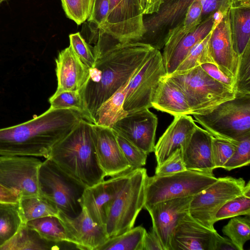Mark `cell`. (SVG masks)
Listing matches in <instances>:
<instances>
[{
  "label": "cell",
  "instance_id": "d6a6232c",
  "mask_svg": "<svg viewBox=\"0 0 250 250\" xmlns=\"http://www.w3.org/2000/svg\"><path fill=\"white\" fill-rule=\"evenodd\" d=\"M23 224L18 204L0 203V248L16 234Z\"/></svg>",
  "mask_w": 250,
  "mask_h": 250
},
{
  "label": "cell",
  "instance_id": "8992f818",
  "mask_svg": "<svg viewBox=\"0 0 250 250\" xmlns=\"http://www.w3.org/2000/svg\"><path fill=\"white\" fill-rule=\"evenodd\" d=\"M184 93L191 115L206 113L235 97V91L207 74L200 67L167 75Z\"/></svg>",
  "mask_w": 250,
  "mask_h": 250
},
{
  "label": "cell",
  "instance_id": "4dcf8cb0",
  "mask_svg": "<svg viewBox=\"0 0 250 250\" xmlns=\"http://www.w3.org/2000/svg\"><path fill=\"white\" fill-rule=\"evenodd\" d=\"M50 107L54 109H70L78 112L82 119L95 124V120L85 104L82 88L75 91H64L53 94L49 99Z\"/></svg>",
  "mask_w": 250,
  "mask_h": 250
},
{
  "label": "cell",
  "instance_id": "60d3db41",
  "mask_svg": "<svg viewBox=\"0 0 250 250\" xmlns=\"http://www.w3.org/2000/svg\"><path fill=\"white\" fill-rule=\"evenodd\" d=\"M237 142L213 137L212 156L215 168H223L234 152Z\"/></svg>",
  "mask_w": 250,
  "mask_h": 250
},
{
  "label": "cell",
  "instance_id": "2e32d148",
  "mask_svg": "<svg viewBox=\"0 0 250 250\" xmlns=\"http://www.w3.org/2000/svg\"><path fill=\"white\" fill-rule=\"evenodd\" d=\"M92 128L97 158L105 177H117L132 171L113 129L93 124Z\"/></svg>",
  "mask_w": 250,
  "mask_h": 250
},
{
  "label": "cell",
  "instance_id": "5b68a950",
  "mask_svg": "<svg viewBox=\"0 0 250 250\" xmlns=\"http://www.w3.org/2000/svg\"><path fill=\"white\" fill-rule=\"evenodd\" d=\"M38 186L39 195L64 215L75 217L82 211L81 199L86 187L50 158L46 159L40 167Z\"/></svg>",
  "mask_w": 250,
  "mask_h": 250
},
{
  "label": "cell",
  "instance_id": "7bdbcfd3",
  "mask_svg": "<svg viewBox=\"0 0 250 250\" xmlns=\"http://www.w3.org/2000/svg\"><path fill=\"white\" fill-rule=\"evenodd\" d=\"M70 45L80 60L89 68L94 67L96 59L92 46L85 41L79 32L69 35Z\"/></svg>",
  "mask_w": 250,
  "mask_h": 250
},
{
  "label": "cell",
  "instance_id": "f546056e",
  "mask_svg": "<svg viewBox=\"0 0 250 250\" xmlns=\"http://www.w3.org/2000/svg\"><path fill=\"white\" fill-rule=\"evenodd\" d=\"M18 204L21 218L24 224L44 216L58 217L59 211L57 208L40 195L20 197Z\"/></svg>",
  "mask_w": 250,
  "mask_h": 250
},
{
  "label": "cell",
  "instance_id": "cb8c5ba5",
  "mask_svg": "<svg viewBox=\"0 0 250 250\" xmlns=\"http://www.w3.org/2000/svg\"><path fill=\"white\" fill-rule=\"evenodd\" d=\"M152 107L174 117L191 115L186 97L167 75L161 78L151 102Z\"/></svg>",
  "mask_w": 250,
  "mask_h": 250
},
{
  "label": "cell",
  "instance_id": "d6986e66",
  "mask_svg": "<svg viewBox=\"0 0 250 250\" xmlns=\"http://www.w3.org/2000/svg\"><path fill=\"white\" fill-rule=\"evenodd\" d=\"M219 234L197 222L188 212L175 227L171 239V250H214Z\"/></svg>",
  "mask_w": 250,
  "mask_h": 250
},
{
  "label": "cell",
  "instance_id": "ee69618b",
  "mask_svg": "<svg viewBox=\"0 0 250 250\" xmlns=\"http://www.w3.org/2000/svg\"><path fill=\"white\" fill-rule=\"evenodd\" d=\"M187 170L184 163L181 148H178L168 158L155 168V174L164 175Z\"/></svg>",
  "mask_w": 250,
  "mask_h": 250
},
{
  "label": "cell",
  "instance_id": "52a82bcc",
  "mask_svg": "<svg viewBox=\"0 0 250 250\" xmlns=\"http://www.w3.org/2000/svg\"><path fill=\"white\" fill-rule=\"evenodd\" d=\"M146 170L141 167L129 172L122 189L113 201L105 228L109 238L132 229L144 208Z\"/></svg>",
  "mask_w": 250,
  "mask_h": 250
},
{
  "label": "cell",
  "instance_id": "db71d44e",
  "mask_svg": "<svg viewBox=\"0 0 250 250\" xmlns=\"http://www.w3.org/2000/svg\"><path fill=\"white\" fill-rule=\"evenodd\" d=\"M5 0H0V4H1L3 1H5Z\"/></svg>",
  "mask_w": 250,
  "mask_h": 250
},
{
  "label": "cell",
  "instance_id": "277c9868",
  "mask_svg": "<svg viewBox=\"0 0 250 250\" xmlns=\"http://www.w3.org/2000/svg\"><path fill=\"white\" fill-rule=\"evenodd\" d=\"M193 115L213 137L238 142L250 136V95L235 96L206 113Z\"/></svg>",
  "mask_w": 250,
  "mask_h": 250
},
{
  "label": "cell",
  "instance_id": "ac0fdd59",
  "mask_svg": "<svg viewBox=\"0 0 250 250\" xmlns=\"http://www.w3.org/2000/svg\"><path fill=\"white\" fill-rule=\"evenodd\" d=\"M192 197L167 200L145 208L150 215L152 228L160 239L164 250H171L173 231L181 218L188 212Z\"/></svg>",
  "mask_w": 250,
  "mask_h": 250
},
{
  "label": "cell",
  "instance_id": "ffe728a7",
  "mask_svg": "<svg viewBox=\"0 0 250 250\" xmlns=\"http://www.w3.org/2000/svg\"><path fill=\"white\" fill-rule=\"evenodd\" d=\"M208 47L214 63L224 73L236 81L239 57L232 46L228 11L219 23L214 22Z\"/></svg>",
  "mask_w": 250,
  "mask_h": 250
},
{
  "label": "cell",
  "instance_id": "8fae6325",
  "mask_svg": "<svg viewBox=\"0 0 250 250\" xmlns=\"http://www.w3.org/2000/svg\"><path fill=\"white\" fill-rule=\"evenodd\" d=\"M197 1L202 7L208 0H163L156 13L143 19L145 33L138 41L155 49H163L171 33L185 20L190 6Z\"/></svg>",
  "mask_w": 250,
  "mask_h": 250
},
{
  "label": "cell",
  "instance_id": "7dc6e473",
  "mask_svg": "<svg viewBox=\"0 0 250 250\" xmlns=\"http://www.w3.org/2000/svg\"><path fill=\"white\" fill-rule=\"evenodd\" d=\"M143 250H164L160 239L152 228L145 234Z\"/></svg>",
  "mask_w": 250,
  "mask_h": 250
},
{
  "label": "cell",
  "instance_id": "9c48e42d",
  "mask_svg": "<svg viewBox=\"0 0 250 250\" xmlns=\"http://www.w3.org/2000/svg\"><path fill=\"white\" fill-rule=\"evenodd\" d=\"M246 183L242 178L226 176L217 178L210 186L193 196L188 213L197 222L215 230V215L227 202L243 194Z\"/></svg>",
  "mask_w": 250,
  "mask_h": 250
},
{
  "label": "cell",
  "instance_id": "7402d4cb",
  "mask_svg": "<svg viewBox=\"0 0 250 250\" xmlns=\"http://www.w3.org/2000/svg\"><path fill=\"white\" fill-rule=\"evenodd\" d=\"M55 62L58 85L54 94L78 90L85 84L90 68L80 60L70 45L59 52Z\"/></svg>",
  "mask_w": 250,
  "mask_h": 250
},
{
  "label": "cell",
  "instance_id": "d590c367",
  "mask_svg": "<svg viewBox=\"0 0 250 250\" xmlns=\"http://www.w3.org/2000/svg\"><path fill=\"white\" fill-rule=\"evenodd\" d=\"M210 33L194 46L173 73L184 72L203 63H214L208 47Z\"/></svg>",
  "mask_w": 250,
  "mask_h": 250
},
{
  "label": "cell",
  "instance_id": "30bf717a",
  "mask_svg": "<svg viewBox=\"0 0 250 250\" xmlns=\"http://www.w3.org/2000/svg\"><path fill=\"white\" fill-rule=\"evenodd\" d=\"M165 75L162 53L154 49L127 84L124 109L129 113L152 107L155 91L161 78Z\"/></svg>",
  "mask_w": 250,
  "mask_h": 250
},
{
  "label": "cell",
  "instance_id": "1f68e13d",
  "mask_svg": "<svg viewBox=\"0 0 250 250\" xmlns=\"http://www.w3.org/2000/svg\"><path fill=\"white\" fill-rule=\"evenodd\" d=\"M141 226L129 230L108 240L96 250H143V240L146 232Z\"/></svg>",
  "mask_w": 250,
  "mask_h": 250
},
{
  "label": "cell",
  "instance_id": "9a60e30c",
  "mask_svg": "<svg viewBox=\"0 0 250 250\" xmlns=\"http://www.w3.org/2000/svg\"><path fill=\"white\" fill-rule=\"evenodd\" d=\"M129 173L86 187L81 204L94 222L105 226L111 205L127 180Z\"/></svg>",
  "mask_w": 250,
  "mask_h": 250
},
{
  "label": "cell",
  "instance_id": "8d00e7d4",
  "mask_svg": "<svg viewBox=\"0 0 250 250\" xmlns=\"http://www.w3.org/2000/svg\"><path fill=\"white\" fill-rule=\"evenodd\" d=\"M249 216L231 218L222 229L223 233L232 242L238 250H243L246 242L250 239Z\"/></svg>",
  "mask_w": 250,
  "mask_h": 250
},
{
  "label": "cell",
  "instance_id": "4316f807",
  "mask_svg": "<svg viewBox=\"0 0 250 250\" xmlns=\"http://www.w3.org/2000/svg\"><path fill=\"white\" fill-rule=\"evenodd\" d=\"M61 243L43 238L36 230L23 223L0 250H58L61 249Z\"/></svg>",
  "mask_w": 250,
  "mask_h": 250
},
{
  "label": "cell",
  "instance_id": "603a6c76",
  "mask_svg": "<svg viewBox=\"0 0 250 250\" xmlns=\"http://www.w3.org/2000/svg\"><path fill=\"white\" fill-rule=\"evenodd\" d=\"M191 116L174 117L173 121L159 139L154 146L157 166H159L186 143L197 127Z\"/></svg>",
  "mask_w": 250,
  "mask_h": 250
},
{
  "label": "cell",
  "instance_id": "d4e9b609",
  "mask_svg": "<svg viewBox=\"0 0 250 250\" xmlns=\"http://www.w3.org/2000/svg\"><path fill=\"white\" fill-rule=\"evenodd\" d=\"M228 15L233 48L239 57L250 46V6H230Z\"/></svg>",
  "mask_w": 250,
  "mask_h": 250
},
{
  "label": "cell",
  "instance_id": "f6af8a7d",
  "mask_svg": "<svg viewBox=\"0 0 250 250\" xmlns=\"http://www.w3.org/2000/svg\"><path fill=\"white\" fill-rule=\"evenodd\" d=\"M110 0H93L87 21L96 28L101 29L105 23L109 12Z\"/></svg>",
  "mask_w": 250,
  "mask_h": 250
},
{
  "label": "cell",
  "instance_id": "f1b7e54d",
  "mask_svg": "<svg viewBox=\"0 0 250 250\" xmlns=\"http://www.w3.org/2000/svg\"><path fill=\"white\" fill-rule=\"evenodd\" d=\"M202 2L197 1L189 8L183 23L170 34L162 53L163 63L168 59L179 42L201 22Z\"/></svg>",
  "mask_w": 250,
  "mask_h": 250
},
{
  "label": "cell",
  "instance_id": "816d5d0a",
  "mask_svg": "<svg viewBox=\"0 0 250 250\" xmlns=\"http://www.w3.org/2000/svg\"><path fill=\"white\" fill-rule=\"evenodd\" d=\"M240 5L250 6V0H240Z\"/></svg>",
  "mask_w": 250,
  "mask_h": 250
},
{
  "label": "cell",
  "instance_id": "f5cc1de1",
  "mask_svg": "<svg viewBox=\"0 0 250 250\" xmlns=\"http://www.w3.org/2000/svg\"><path fill=\"white\" fill-rule=\"evenodd\" d=\"M230 3V6L240 5V0H229Z\"/></svg>",
  "mask_w": 250,
  "mask_h": 250
},
{
  "label": "cell",
  "instance_id": "e0dca14e",
  "mask_svg": "<svg viewBox=\"0 0 250 250\" xmlns=\"http://www.w3.org/2000/svg\"><path fill=\"white\" fill-rule=\"evenodd\" d=\"M58 217L65 229L67 242L78 249L96 250L109 238L105 227L94 222L83 207L75 217L60 211Z\"/></svg>",
  "mask_w": 250,
  "mask_h": 250
},
{
  "label": "cell",
  "instance_id": "7a4b0ae2",
  "mask_svg": "<svg viewBox=\"0 0 250 250\" xmlns=\"http://www.w3.org/2000/svg\"><path fill=\"white\" fill-rule=\"evenodd\" d=\"M82 119L70 109L51 107L20 124L0 129V156L48 158L52 147Z\"/></svg>",
  "mask_w": 250,
  "mask_h": 250
},
{
  "label": "cell",
  "instance_id": "e575fe53",
  "mask_svg": "<svg viewBox=\"0 0 250 250\" xmlns=\"http://www.w3.org/2000/svg\"><path fill=\"white\" fill-rule=\"evenodd\" d=\"M250 214V183L246 184V188L243 194L236 197L224 204L217 212L215 220L218 221L240 215Z\"/></svg>",
  "mask_w": 250,
  "mask_h": 250
},
{
  "label": "cell",
  "instance_id": "b9f144b4",
  "mask_svg": "<svg viewBox=\"0 0 250 250\" xmlns=\"http://www.w3.org/2000/svg\"><path fill=\"white\" fill-rule=\"evenodd\" d=\"M250 164V136H249L237 142L234 152L222 168L230 171L248 166Z\"/></svg>",
  "mask_w": 250,
  "mask_h": 250
},
{
  "label": "cell",
  "instance_id": "83f0119b",
  "mask_svg": "<svg viewBox=\"0 0 250 250\" xmlns=\"http://www.w3.org/2000/svg\"><path fill=\"white\" fill-rule=\"evenodd\" d=\"M129 81L100 106L94 116V124L112 128L115 123L127 115L124 104L125 87Z\"/></svg>",
  "mask_w": 250,
  "mask_h": 250
},
{
  "label": "cell",
  "instance_id": "44dd1931",
  "mask_svg": "<svg viewBox=\"0 0 250 250\" xmlns=\"http://www.w3.org/2000/svg\"><path fill=\"white\" fill-rule=\"evenodd\" d=\"M213 136L198 125L181 147L188 170L213 173L215 169L212 156Z\"/></svg>",
  "mask_w": 250,
  "mask_h": 250
},
{
  "label": "cell",
  "instance_id": "6da1fadb",
  "mask_svg": "<svg viewBox=\"0 0 250 250\" xmlns=\"http://www.w3.org/2000/svg\"><path fill=\"white\" fill-rule=\"evenodd\" d=\"M97 29L91 39L96 62L82 88L85 104L94 119L100 106L130 80L155 49L139 42H119Z\"/></svg>",
  "mask_w": 250,
  "mask_h": 250
},
{
  "label": "cell",
  "instance_id": "4fadbf2b",
  "mask_svg": "<svg viewBox=\"0 0 250 250\" xmlns=\"http://www.w3.org/2000/svg\"><path fill=\"white\" fill-rule=\"evenodd\" d=\"M39 159L24 156H0V184L21 197L39 195Z\"/></svg>",
  "mask_w": 250,
  "mask_h": 250
},
{
  "label": "cell",
  "instance_id": "f907efd6",
  "mask_svg": "<svg viewBox=\"0 0 250 250\" xmlns=\"http://www.w3.org/2000/svg\"><path fill=\"white\" fill-rule=\"evenodd\" d=\"M214 250H238L235 245L229 239L218 234L216 240Z\"/></svg>",
  "mask_w": 250,
  "mask_h": 250
},
{
  "label": "cell",
  "instance_id": "74e56055",
  "mask_svg": "<svg viewBox=\"0 0 250 250\" xmlns=\"http://www.w3.org/2000/svg\"><path fill=\"white\" fill-rule=\"evenodd\" d=\"M235 96L250 95V46L239 57Z\"/></svg>",
  "mask_w": 250,
  "mask_h": 250
},
{
  "label": "cell",
  "instance_id": "5bb4252c",
  "mask_svg": "<svg viewBox=\"0 0 250 250\" xmlns=\"http://www.w3.org/2000/svg\"><path fill=\"white\" fill-rule=\"evenodd\" d=\"M158 118L148 108L129 113L113 130L148 155L154 152Z\"/></svg>",
  "mask_w": 250,
  "mask_h": 250
},
{
  "label": "cell",
  "instance_id": "681fc988",
  "mask_svg": "<svg viewBox=\"0 0 250 250\" xmlns=\"http://www.w3.org/2000/svg\"><path fill=\"white\" fill-rule=\"evenodd\" d=\"M144 15L156 13L163 0H139Z\"/></svg>",
  "mask_w": 250,
  "mask_h": 250
},
{
  "label": "cell",
  "instance_id": "484cf974",
  "mask_svg": "<svg viewBox=\"0 0 250 250\" xmlns=\"http://www.w3.org/2000/svg\"><path fill=\"white\" fill-rule=\"evenodd\" d=\"M214 22L212 15L201 21L179 42L167 60L164 63L167 75L173 73L194 46L209 33Z\"/></svg>",
  "mask_w": 250,
  "mask_h": 250
},
{
  "label": "cell",
  "instance_id": "bcb514c9",
  "mask_svg": "<svg viewBox=\"0 0 250 250\" xmlns=\"http://www.w3.org/2000/svg\"><path fill=\"white\" fill-rule=\"evenodd\" d=\"M200 66L211 78L230 87L235 91V79L226 75L215 63L207 62Z\"/></svg>",
  "mask_w": 250,
  "mask_h": 250
},
{
  "label": "cell",
  "instance_id": "836d02e7",
  "mask_svg": "<svg viewBox=\"0 0 250 250\" xmlns=\"http://www.w3.org/2000/svg\"><path fill=\"white\" fill-rule=\"evenodd\" d=\"M25 224L47 240L57 243L67 242L65 229L58 216H44L30 220Z\"/></svg>",
  "mask_w": 250,
  "mask_h": 250
},
{
  "label": "cell",
  "instance_id": "7c38bea8",
  "mask_svg": "<svg viewBox=\"0 0 250 250\" xmlns=\"http://www.w3.org/2000/svg\"><path fill=\"white\" fill-rule=\"evenodd\" d=\"M143 19L139 0H110L101 30L119 42H138L145 33Z\"/></svg>",
  "mask_w": 250,
  "mask_h": 250
},
{
  "label": "cell",
  "instance_id": "c3c4849f",
  "mask_svg": "<svg viewBox=\"0 0 250 250\" xmlns=\"http://www.w3.org/2000/svg\"><path fill=\"white\" fill-rule=\"evenodd\" d=\"M19 199L16 192L0 184V203L18 204Z\"/></svg>",
  "mask_w": 250,
  "mask_h": 250
},
{
  "label": "cell",
  "instance_id": "ba28073f",
  "mask_svg": "<svg viewBox=\"0 0 250 250\" xmlns=\"http://www.w3.org/2000/svg\"><path fill=\"white\" fill-rule=\"evenodd\" d=\"M217 180L213 173L189 170L147 176L144 208L167 200L193 196Z\"/></svg>",
  "mask_w": 250,
  "mask_h": 250
},
{
  "label": "cell",
  "instance_id": "ab89813d",
  "mask_svg": "<svg viewBox=\"0 0 250 250\" xmlns=\"http://www.w3.org/2000/svg\"><path fill=\"white\" fill-rule=\"evenodd\" d=\"M115 132V131H114ZM116 139L132 170L142 167L146 164L147 155L132 143L115 132Z\"/></svg>",
  "mask_w": 250,
  "mask_h": 250
},
{
  "label": "cell",
  "instance_id": "f35d334b",
  "mask_svg": "<svg viewBox=\"0 0 250 250\" xmlns=\"http://www.w3.org/2000/svg\"><path fill=\"white\" fill-rule=\"evenodd\" d=\"M66 16L78 25L90 16L93 0H61Z\"/></svg>",
  "mask_w": 250,
  "mask_h": 250
},
{
  "label": "cell",
  "instance_id": "3957f363",
  "mask_svg": "<svg viewBox=\"0 0 250 250\" xmlns=\"http://www.w3.org/2000/svg\"><path fill=\"white\" fill-rule=\"evenodd\" d=\"M48 158L86 187L105 177L97 158L92 124L83 119L52 147Z\"/></svg>",
  "mask_w": 250,
  "mask_h": 250
}]
</instances>
